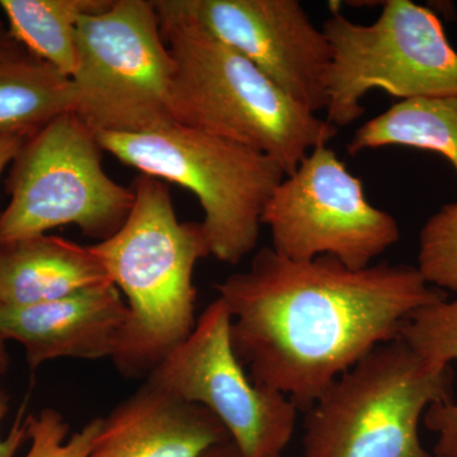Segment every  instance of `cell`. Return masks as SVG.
<instances>
[{"label":"cell","mask_w":457,"mask_h":457,"mask_svg":"<svg viewBox=\"0 0 457 457\" xmlns=\"http://www.w3.org/2000/svg\"><path fill=\"white\" fill-rule=\"evenodd\" d=\"M180 13L248 59L312 112L327 106L332 50L297 0H173Z\"/></svg>","instance_id":"cell-11"},{"label":"cell","mask_w":457,"mask_h":457,"mask_svg":"<svg viewBox=\"0 0 457 457\" xmlns=\"http://www.w3.org/2000/svg\"><path fill=\"white\" fill-rule=\"evenodd\" d=\"M27 53L25 47L13 37L7 23L0 18V60Z\"/></svg>","instance_id":"cell-23"},{"label":"cell","mask_w":457,"mask_h":457,"mask_svg":"<svg viewBox=\"0 0 457 457\" xmlns=\"http://www.w3.org/2000/svg\"><path fill=\"white\" fill-rule=\"evenodd\" d=\"M416 267L432 287L457 294V201L442 206L420 228Z\"/></svg>","instance_id":"cell-19"},{"label":"cell","mask_w":457,"mask_h":457,"mask_svg":"<svg viewBox=\"0 0 457 457\" xmlns=\"http://www.w3.org/2000/svg\"><path fill=\"white\" fill-rule=\"evenodd\" d=\"M128 317L122 294L108 281L55 302L0 306V335L23 345L32 370L65 357L113 359Z\"/></svg>","instance_id":"cell-12"},{"label":"cell","mask_w":457,"mask_h":457,"mask_svg":"<svg viewBox=\"0 0 457 457\" xmlns=\"http://www.w3.org/2000/svg\"><path fill=\"white\" fill-rule=\"evenodd\" d=\"M104 152L196 196L212 255L236 266L254 251L264 207L286 173L270 156L174 122L143 134H97Z\"/></svg>","instance_id":"cell-5"},{"label":"cell","mask_w":457,"mask_h":457,"mask_svg":"<svg viewBox=\"0 0 457 457\" xmlns=\"http://www.w3.org/2000/svg\"><path fill=\"white\" fill-rule=\"evenodd\" d=\"M27 432L31 442L25 457H89L102 427V418H95L75 432L68 441L69 427L55 409H44L27 417Z\"/></svg>","instance_id":"cell-20"},{"label":"cell","mask_w":457,"mask_h":457,"mask_svg":"<svg viewBox=\"0 0 457 457\" xmlns=\"http://www.w3.org/2000/svg\"><path fill=\"white\" fill-rule=\"evenodd\" d=\"M173 77L154 2L112 0L78 23L71 112L96 134H143L176 122Z\"/></svg>","instance_id":"cell-6"},{"label":"cell","mask_w":457,"mask_h":457,"mask_svg":"<svg viewBox=\"0 0 457 457\" xmlns=\"http://www.w3.org/2000/svg\"><path fill=\"white\" fill-rule=\"evenodd\" d=\"M270 248L291 261L329 255L366 269L400 239L392 213L370 204L362 182L328 145L312 149L273 192L262 215Z\"/></svg>","instance_id":"cell-9"},{"label":"cell","mask_w":457,"mask_h":457,"mask_svg":"<svg viewBox=\"0 0 457 457\" xmlns=\"http://www.w3.org/2000/svg\"><path fill=\"white\" fill-rule=\"evenodd\" d=\"M201 457H246L245 453L240 451L239 447L234 444L233 440L221 442V444L215 445L210 447L206 453H203ZM273 457H284L282 455Z\"/></svg>","instance_id":"cell-24"},{"label":"cell","mask_w":457,"mask_h":457,"mask_svg":"<svg viewBox=\"0 0 457 457\" xmlns=\"http://www.w3.org/2000/svg\"><path fill=\"white\" fill-rule=\"evenodd\" d=\"M228 440L212 411L146 380L102 418L89 457H201Z\"/></svg>","instance_id":"cell-13"},{"label":"cell","mask_w":457,"mask_h":457,"mask_svg":"<svg viewBox=\"0 0 457 457\" xmlns=\"http://www.w3.org/2000/svg\"><path fill=\"white\" fill-rule=\"evenodd\" d=\"M321 29L332 50L324 111L337 129L365 113L362 99L372 90L400 101L457 96V51L429 8L386 0L371 25L333 9Z\"/></svg>","instance_id":"cell-7"},{"label":"cell","mask_w":457,"mask_h":457,"mask_svg":"<svg viewBox=\"0 0 457 457\" xmlns=\"http://www.w3.org/2000/svg\"><path fill=\"white\" fill-rule=\"evenodd\" d=\"M216 288L249 378L303 411L370 352L398 339L413 312L447 299L416 266L353 270L329 255L287 260L270 246Z\"/></svg>","instance_id":"cell-1"},{"label":"cell","mask_w":457,"mask_h":457,"mask_svg":"<svg viewBox=\"0 0 457 457\" xmlns=\"http://www.w3.org/2000/svg\"><path fill=\"white\" fill-rule=\"evenodd\" d=\"M174 60L176 122L270 156L286 176L338 129L293 101L257 66L180 13L173 0L154 2Z\"/></svg>","instance_id":"cell-3"},{"label":"cell","mask_w":457,"mask_h":457,"mask_svg":"<svg viewBox=\"0 0 457 457\" xmlns=\"http://www.w3.org/2000/svg\"><path fill=\"white\" fill-rule=\"evenodd\" d=\"M112 0H0L9 31L32 55L71 77L77 65L78 23Z\"/></svg>","instance_id":"cell-17"},{"label":"cell","mask_w":457,"mask_h":457,"mask_svg":"<svg viewBox=\"0 0 457 457\" xmlns=\"http://www.w3.org/2000/svg\"><path fill=\"white\" fill-rule=\"evenodd\" d=\"M73 101L71 77L29 51L0 60V137H31Z\"/></svg>","instance_id":"cell-15"},{"label":"cell","mask_w":457,"mask_h":457,"mask_svg":"<svg viewBox=\"0 0 457 457\" xmlns=\"http://www.w3.org/2000/svg\"><path fill=\"white\" fill-rule=\"evenodd\" d=\"M29 137L22 135H11V137H0V179L3 173L7 170L8 165L12 164L21 147L26 143Z\"/></svg>","instance_id":"cell-22"},{"label":"cell","mask_w":457,"mask_h":457,"mask_svg":"<svg viewBox=\"0 0 457 457\" xmlns=\"http://www.w3.org/2000/svg\"><path fill=\"white\" fill-rule=\"evenodd\" d=\"M399 338L426 360L441 366L457 361V297L441 300L413 312ZM423 422L437 435L435 457H457V403H437L427 409Z\"/></svg>","instance_id":"cell-18"},{"label":"cell","mask_w":457,"mask_h":457,"mask_svg":"<svg viewBox=\"0 0 457 457\" xmlns=\"http://www.w3.org/2000/svg\"><path fill=\"white\" fill-rule=\"evenodd\" d=\"M97 134L73 112L36 132L12 162L11 195L0 212V245L74 225L87 237L113 236L130 215L134 189L106 173Z\"/></svg>","instance_id":"cell-8"},{"label":"cell","mask_w":457,"mask_h":457,"mask_svg":"<svg viewBox=\"0 0 457 457\" xmlns=\"http://www.w3.org/2000/svg\"><path fill=\"white\" fill-rule=\"evenodd\" d=\"M110 281L90 246L56 236L0 245V306L55 302Z\"/></svg>","instance_id":"cell-14"},{"label":"cell","mask_w":457,"mask_h":457,"mask_svg":"<svg viewBox=\"0 0 457 457\" xmlns=\"http://www.w3.org/2000/svg\"><path fill=\"white\" fill-rule=\"evenodd\" d=\"M8 411V396L7 393L0 385V426ZM26 440H29V432H27V423L22 422L18 418L9 431L7 437L0 436V457H14L17 451L21 449Z\"/></svg>","instance_id":"cell-21"},{"label":"cell","mask_w":457,"mask_h":457,"mask_svg":"<svg viewBox=\"0 0 457 457\" xmlns=\"http://www.w3.org/2000/svg\"><path fill=\"white\" fill-rule=\"evenodd\" d=\"M132 189L122 227L90 248L128 305L114 365L122 375L147 378L194 332L195 269L212 248L201 222L179 221L164 182L140 174Z\"/></svg>","instance_id":"cell-2"},{"label":"cell","mask_w":457,"mask_h":457,"mask_svg":"<svg viewBox=\"0 0 457 457\" xmlns=\"http://www.w3.org/2000/svg\"><path fill=\"white\" fill-rule=\"evenodd\" d=\"M386 146L437 153L457 174V96L399 101L369 120L348 144L351 155Z\"/></svg>","instance_id":"cell-16"},{"label":"cell","mask_w":457,"mask_h":457,"mask_svg":"<svg viewBox=\"0 0 457 457\" xmlns=\"http://www.w3.org/2000/svg\"><path fill=\"white\" fill-rule=\"evenodd\" d=\"M9 365H11V359L5 347V339L0 335V375L7 374Z\"/></svg>","instance_id":"cell-25"},{"label":"cell","mask_w":457,"mask_h":457,"mask_svg":"<svg viewBox=\"0 0 457 457\" xmlns=\"http://www.w3.org/2000/svg\"><path fill=\"white\" fill-rule=\"evenodd\" d=\"M230 327V312L218 297L146 380L212 411L246 457L282 455L293 440L299 409L282 394L253 383L234 352Z\"/></svg>","instance_id":"cell-10"},{"label":"cell","mask_w":457,"mask_h":457,"mask_svg":"<svg viewBox=\"0 0 457 457\" xmlns=\"http://www.w3.org/2000/svg\"><path fill=\"white\" fill-rule=\"evenodd\" d=\"M453 372L402 338L378 345L305 411L303 457H432L420 437L427 409L453 400Z\"/></svg>","instance_id":"cell-4"}]
</instances>
